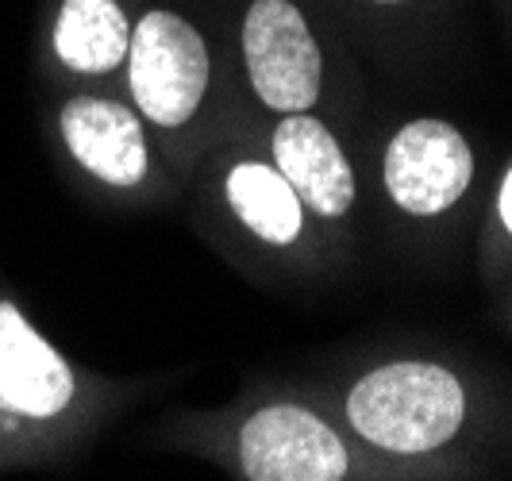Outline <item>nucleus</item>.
Masks as SVG:
<instances>
[{
    "instance_id": "f8f14e48",
    "label": "nucleus",
    "mask_w": 512,
    "mask_h": 481,
    "mask_svg": "<svg viewBox=\"0 0 512 481\" xmlns=\"http://www.w3.org/2000/svg\"><path fill=\"white\" fill-rule=\"evenodd\" d=\"M382 4H393V0H382Z\"/></svg>"
},
{
    "instance_id": "39448f33",
    "label": "nucleus",
    "mask_w": 512,
    "mask_h": 481,
    "mask_svg": "<svg viewBox=\"0 0 512 481\" xmlns=\"http://www.w3.org/2000/svg\"><path fill=\"white\" fill-rule=\"evenodd\" d=\"M474 154L443 120H412L385 151V189L412 216H436L466 193Z\"/></svg>"
},
{
    "instance_id": "f03ea898",
    "label": "nucleus",
    "mask_w": 512,
    "mask_h": 481,
    "mask_svg": "<svg viewBox=\"0 0 512 481\" xmlns=\"http://www.w3.org/2000/svg\"><path fill=\"white\" fill-rule=\"evenodd\" d=\"M131 97L158 127L185 124L208 89V51L197 27L174 12H147L128 43Z\"/></svg>"
},
{
    "instance_id": "6e6552de",
    "label": "nucleus",
    "mask_w": 512,
    "mask_h": 481,
    "mask_svg": "<svg viewBox=\"0 0 512 481\" xmlns=\"http://www.w3.org/2000/svg\"><path fill=\"white\" fill-rule=\"evenodd\" d=\"M274 162L293 193L320 216H343L355 204V174L335 135L305 112H289L274 131Z\"/></svg>"
},
{
    "instance_id": "20e7f679",
    "label": "nucleus",
    "mask_w": 512,
    "mask_h": 481,
    "mask_svg": "<svg viewBox=\"0 0 512 481\" xmlns=\"http://www.w3.org/2000/svg\"><path fill=\"white\" fill-rule=\"evenodd\" d=\"M239 462L251 481H339L347 474V447L316 412L274 405L243 424Z\"/></svg>"
},
{
    "instance_id": "9d476101",
    "label": "nucleus",
    "mask_w": 512,
    "mask_h": 481,
    "mask_svg": "<svg viewBox=\"0 0 512 481\" xmlns=\"http://www.w3.org/2000/svg\"><path fill=\"white\" fill-rule=\"evenodd\" d=\"M228 201L235 216L274 247H285L301 235V197L278 166L239 162L228 174Z\"/></svg>"
},
{
    "instance_id": "9b49d317",
    "label": "nucleus",
    "mask_w": 512,
    "mask_h": 481,
    "mask_svg": "<svg viewBox=\"0 0 512 481\" xmlns=\"http://www.w3.org/2000/svg\"><path fill=\"white\" fill-rule=\"evenodd\" d=\"M501 220H505V228L512 231V170H509V178H505V185H501Z\"/></svg>"
},
{
    "instance_id": "1a4fd4ad",
    "label": "nucleus",
    "mask_w": 512,
    "mask_h": 481,
    "mask_svg": "<svg viewBox=\"0 0 512 481\" xmlns=\"http://www.w3.org/2000/svg\"><path fill=\"white\" fill-rule=\"evenodd\" d=\"M131 27L116 0H62L54 54L77 74H108L128 58Z\"/></svg>"
},
{
    "instance_id": "423d86ee",
    "label": "nucleus",
    "mask_w": 512,
    "mask_h": 481,
    "mask_svg": "<svg viewBox=\"0 0 512 481\" xmlns=\"http://www.w3.org/2000/svg\"><path fill=\"white\" fill-rule=\"evenodd\" d=\"M74 401L66 358L31 328L12 301H0V412L51 420Z\"/></svg>"
},
{
    "instance_id": "7ed1b4c3",
    "label": "nucleus",
    "mask_w": 512,
    "mask_h": 481,
    "mask_svg": "<svg viewBox=\"0 0 512 481\" xmlns=\"http://www.w3.org/2000/svg\"><path fill=\"white\" fill-rule=\"evenodd\" d=\"M243 54L258 101L274 112H305L320 97V47L289 0H255L243 20Z\"/></svg>"
},
{
    "instance_id": "0eeeda50",
    "label": "nucleus",
    "mask_w": 512,
    "mask_h": 481,
    "mask_svg": "<svg viewBox=\"0 0 512 481\" xmlns=\"http://www.w3.org/2000/svg\"><path fill=\"white\" fill-rule=\"evenodd\" d=\"M58 124L70 154L104 185L131 189L147 178L151 151L143 139V124L131 108L101 97H74L62 108Z\"/></svg>"
},
{
    "instance_id": "f257e3e1",
    "label": "nucleus",
    "mask_w": 512,
    "mask_h": 481,
    "mask_svg": "<svg viewBox=\"0 0 512 481\" xmlns=\"http://www.w3.org/2000/svg\"><path fill=\"white\" fill-rule=\"evenodd\" d=\"M462 412L459 378L432 362H389L366 374L347 397L355 431L393 455H420L451 443Z\"/></svg>"
}]
</instances>
